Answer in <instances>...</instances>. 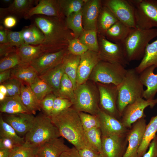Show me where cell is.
<instances>
[{
    "label": "cell",
    "instance_id": "obj_1",
    "mask_svg": "<svg viewBox=\"0 0 157 157\" xmlns=\"http://www.w3.org/2000/svg\"><path fill=\"white\" fill-rule=\"evenodd\" d=\"M50 117L61 137L67 140L78 150L86 146L90 147L78 112L74 108L71 107Z\"/></svg>",
    "mask_w": 157,
    "mask_h": 157
},
{
    "label": "cell",
    "instance_id": "obj_2",
    "mask_svg": "<svg viewBox=\"0 0 157 157\" xmlns=\"http://www.w3.org/2000/svg\"><path fill=\"white\" fill-rule=\"evenodd\" d=\"M61 137L50 117L41 113L35 117L33 126L25 136L24 144L36 148L44 143Z\"/></svg>",
    "mask_w": 157,
    "mask_h": 157
},
{
    "label": "cell",
    "instance_id": "obj_3",
    "mask_svg": "<svg viewBox=\"0 0 157 157\" xmlns=\"http://www.w3.org/2000/svg\"><path fill=\"white\" fill-rule=\"evenodd\" d=\"M143 86L140 74L135 68L127 69L123 81L117 86V106L121 118L126 106L143 98Z\"/></svg>",
    "mask_w": 157,
    "mask_h": 157
},
{
    "label": "cell",
    "instance_id": "obj_4",
    "mask_svg": "<svg viewBox=\"0 0 157 157\" xmlns=\"http://www.w3.org/2000/svg\"><path fill=\"white\" fill-rule=\"evenodd\" d=\"M157 37V28L143 29L135 28L131 29L122 44L128 61L142 59L145 48L149 42Z\"/></svg>",
    "mask_w": 157,
    "mask_h": 157
},
{
    "label": "cell",
    "instance_id": "obj_5",
    "mask_svg": "<svg viewBox=\"0 0 157 157\" xmlns=\"http://www.w3.org/2000/svg\"><path fill=\"white\" fill-rule=\"evenodd\" d=\"M73 108L78 112L97 115L100 108L99 92L92 85L85 82L77 86L74 90Z\"/></svg>",
    "mask_w": 157,
    "mask_h": 157
},
{
    "label": "cell",
    "instance_id": "obj_6",
    "mask_svg": "<svg viewBox=\"0 0 157 157\" xmlns=\"http://www.w3.org/2000/svg\"><path fill=\"white\" fill-rule=\"evenodd\" d=\"M127 70L125 67L119 64L99 61L94 68L90 77L96 82L118 86L123 81Z\"/></svg>",
    "mask_w": 157,
    "mask_h": 157
},
{
    "label": "cell",
    "instance_id": "obj_7",
    "mask_svg": "<svg viewBox=\"0 0 157 157\" xmlns=\"http://www.w3.org/2000/svg\"><path fill=\"white\" fill-rule=\"evenodd\" d=\"M135 10L136 28L157 27V0H130Z\"/></svg>",
    "mask_w": 157,
    "mask_h": 157
},
{
    "label": "cell",
    "instance_id": "obj_8",
    "mask_svg": "<svg viewBox=\"0 0 157 157\" xmlns=\"http://www.w3.org/2000/svg\"><path fill=\"white\" fill-rule=\"evenodd\" d=\"M33 17L34 23L44 36L45 39L42 44L55 48L53 44L63 37L62 29L59 22L53 19V17L40 15Z\"/></svg>",
    "mask_w": 157,
    "mask_h": 157
},
{
    "label": "cell",
    "instance_id": "obj_9",
    "mask_svg": "<svg viewBox=\"0 0 157 157\" xmlns=\"http://www.w3.org/2000/svg\"><path fill=\"white\" fill-rule=\"evenodd\" d=\"M157 104V98L151 100L140 98L128 105L124 108L120 120L127 128L130 129L133 124L141 118L145 117L144 109L149 106L153 108Z\"/></svg>",
    "mask_w": 157,
    "mask_h": 157
},
{
    "label": "cell",
    "instance_id": "obj_10",
    "mask_svg": "<svg viewBox=\"0 0 157 157\" xmlns=\"http://www.w3.org/2000/svg\"><path fill=\"white\" fill-rule=\"evenodd\" d=\"M105 5L118 21L131 28H136L134 8L130 0H110Z\"/></svg>",
    "mask_w": 157,
    "mask_h": 157
},
{
    "label": "cell",
    "instance_id": "obj_11",
    "mask_svg": "<svg viewBox=\"0 0 157 157\" xmlns=\"http://www.w3.org/2000/svg\"><path fill=\"white\" fill-rule=\"evenodd\" d=\"M98 86L100 108L119 119L121 118L117 106V86L99 83Z\"/></svg>",
    "mask_w": 157,
    "mask_h": 157
},
{
    "label": "cell",
    "instance_id": "obj_12",
    "mask_svg": "<svg viewBox=\"0 0 157 157\" xmlns=\"http://www.w3.org/2000/svg\"><path fill=\"white\" fill-rule=\"evenodd\" d=\"M97 115L100 121L101 136H124L127 135L129 129L126 127L121 120L100 108Z\"/></svg>",
    "mask_w": 157,
    "mask_h": 157
},
{
    "label": "cell",
    "instance_id": "obj_13",
    "mask_svg": "<svg viewBox=\"0 0 157 157\" xmlns=\"http://www.w3.org/2000/svg\"><path fill=\"white\" fill-rule=\"evenodd\" d=\"M144 117L133 124L127 134L128 145L123 157H138V151L147 125Z\"/></svg>",
    "mask_w": 157,
    "mask_h": 157
},
{
    "label": "cell",
    "instance_id": "obj_14",
    "mask_svg": "<svg viewBox=\"0 0 157 157\" xmlns=\"http://www.w3.org/2000/svg\"><path fill=\"white\" fill-rule=\"evenodd\" d=\"M101 56L106 61L125 67L129 64L122 44L116 43L102 37L100 39Z\"/></svg>",
    "mask_w": 157,
    "mask_h": 157
},
{
    "label": "cell",
    "instance_id": "obj_15",
    "mask_svg": "<svg viewBox=\"0 0 157 157\" xmlns=\"http://www.w3.org/2000/svg\"><path fill=\"white\" fill-rule=\"evenodd\" d=\"M65 55V51L63 49L45 53L33 60L30 65L40 75L62 63Z\"/></svg>",
    "mask_w": 157,
    "mask_h": 157
},
{
    "label": "cell",
    "instance_id": "obj_16",
    "mask_svg": "<svg viewBox=\"0 0 157 157\" xmlns=\"http://www.w3.org/2000/svg\"><path fill=\"white\" fill-rule=\"evenodd\" d=\"M101 137L102 154L105 157H123L127 146V135Z\"/></svg>",
    "mask_w": 157,
    "mask_h": 157
},
{
    "label": "cell",
    "instance_id": "obj_17",
    "mask_svg": "<svg viewBox=\"0 0 157 157\" xmlns=\"http://www.w3.org/2000/svg\"><path fill=\"white\" fill-rule=\"evenodd\" d=\"M99 57L97 52L89 50L80 56L77 72L76 87L86 82L94 68L99 62Z\"/></svg>",
    "mask_w": 157,
    "mask_h": 157
},
{
    "label": "cell",
    "instance_id": "obj_18",
    "mask_svg": "<svg viewBox=\"0 0 157 157\" xmlns=\"http://www.w3.org/2000/svg\"><path fill=\"white\" fill-rule=\"evenodd\" d=\"M2 116L4 121L10 125L20 137L25 136L30 130L35 117L32 114L27 113L5 114Z\"/></svg>",
    "mask_w": 157,
    "mask_h": 157
},
{
    "label": "cell",
    "instance_id": "obj_19",
    "mask_svg": "<svg viewBox=\"0 0 157 157\" xmlns=\"http://www.w3.org/2000/svg\"><path fill=\"white\" fill-rule=\"evenodd\" d=\"M61 137L46 142L35 149L37 157H59L63 152L70 149Z\"/></svg>",
    "mask_w": 157,
    "mask_h": 157
},
{
    "label": "cell",
    "instance_id": "obj_20",
    "mask_svg": "<svg viewBox=\"0 0 157 157\" xmlns=\"http://www.w3.org/2000/svg\"><path fill=\"white\" fill-rule=\"evenodd\" d=\"M39 0H14L8 7L0 8V19L6 16H12L16 17H24L25 15Z\"/></svg>",
    "mask_w": 157,
    "mask_h": 157
},
{
    "label": "cell",
    "instance_id": "obj_21",
    "mask_svg": "<svg viewBox=\"0 0 157 157\" xmlns=\"http://www.w3.org/2000/svg\"><path fill=\"white\" fill-rule=\"evenodd\" d=\"M53 51L52 48L42 44L37 45L24 44L17 48L16 52L23 63L30 65L33 60L42 54Z\"/></svg>",
    "mask_w": 157,
    "mask_h": 157
},
{
    "label": "cell",
    "instance_id": "obj_22",
    "mask_svg": "<svg viewBox=\"0 0 157 157\" xmlns=\"http://www.w3.org/2000/svg\"><path fill=\"white\" fill-rule=\"evenodd\" d=\"M60 13L56 1L51 0H40L36 6L31 8L24 16L26 19L38 15L59 17Z\"/></svg>",
    "mask_w": 157,
    "mask_h": 157
},
{
    "label": "cell",
    "instance_id": "obj_23",
    "mask_svg": "<svg viewBox=\"0 0 157 157\" xmlns=\"http://www.w3.org/2000/svg\"><path fill=\"white\" fill-rule=\"evenodd\" d=\"M156 68L154 66L149 67L139 74L142 83L147 87L143 94L146 100L154 99L157 93V73H154Z\"/></svg>",
    "mask_w": 157,
    "mask_h": 157
},
{
    "label": "cell",
    "instance_id": "obj_24",
    "mask_svg": "<svg viewBox=\"0 0 157 157\" xmlns=\"http://www.w3.org/2000/svg\"><path fill=\"white\" fill-rule=\"evenodd\" d=\"M100 3L98 0L90 1L83 13V24L85 30L96 31L97 19L99 12Z\"/></svg>",
    "mask_w": 157,
    "mask_h": 157
},
{
    "label": "cell",
    "instance_id": "obj_25",
    "mask_svg": "<svg viewBox=\"0 0 157 157\" xmlns=\"http://www.w3.org/2000/svg\"><path fill=\"white\" fill-rule=\"evenodd\" d=\"M64 73L62 63L38 76L50 86L53 93L58 97L61 81Z\"/></svg>",
    "mask_w": 157,
    "mask_h": 157
},
{
    "label": "cell",
    "instance_id": "obj_26",
    "mask_svg": "<svg viewBox=\"0 0 157 157\" xmlns=\"http://www.w3.org/2000/svg\"><path fill=\"white\" fill-rule=\"evenodd\" d=\"M0 111L8 114L30 113L23 103L20 95L6 96L3 101L0 102Z\"/></svg>",
    "mask_w": 157,
    "mask_h": 157
},
{
    "label": "cell",
    "instance_id": "obj_27",
    "mask_svg": "<svg viewBox=\"0 0 157 157\" xmlns=\"http://www.w3.org/2000/svg\"><path fill=\"white\" fill-rule=\"evenodd\" d=\"M20 96L22 101L30 113L35 115L41 110L40 102L29 85L22 82Z\"/></svg>",
    "mask_w": 157,
    "mask_h": 157
},
{
    "label": "cell",
    "instance_id": "obj_28",
    "mask_svg": "<svg viewBox=\"0 0 157 157\" xmlns=\"http://www.w3.org/2000/svg\"><path fill=\"white\" fill-rule=\"evenodd\" d=\"M151 66L157 68V39L148 44L141 62L135 69L140 74L146 68Z\"/></svg>",
    "mask_w": 157,
    "mask_h": 157
},
{
    "label": "cell",
    "instance_id": "obj_29",
    "mask_svg": "<svg viewBox=\"0 0 157 157\" xmlns=\"http://www.w3.org/2000/svg\"><path fill=\"white\" fill-rule=\"evenodd\" d=\"M157 132V115L151 118L147 124L141 144L138 151V157H142L147 151L149 145Z\"/></svg>",
    "mask_w": 157,
    "mask_h": 157
},
{
    "label": "cell",
    "instance_id": "obj_30",
    "mask_svg": "<svg viewBox=\"0 0 157 157\" xmlns=\"http://www.w3.org/2000/svg\"><path fill=\"white\" fill-rule=\"evenodd\" d=\"M12 77L18 79L22 82L30 85L38 76L35 70L30 65H19L11 69Z\"/></svg>",
    "mask_w": 157,
    "mask_h": 157
},
{
    "label": "cell",
    "instance_id": "obj_31",
    "mask_svg": "<svg viewBox=\"0 0 157 157\" xmlns=\"http://www.w3.org/2000/svg\"><path fill=\"white\" fill-rule=\"evenodd\" d=\"M21 31L24 44L37 45L44 40L43 33L34 23L25 26Z\"/></svg>",
    "mask_w": 157,
    "mask_h": 157
},
{
    "label": "cell",
    "instance_id": "obj_32",
    "mask_svg": "<svg viewBox=\"0 0 157 157\" xmlns=\"http://www.w3.org/2000/svg\"><path fill=\"white\" fill-rule=\"evenodd\" d=\"M80 60V56L66 55L62 62L65 73L72 81L74 90L76 87L77 72Z\"/></svg>",
    "mask_w": 157,
    "mask_h": 157
},
{
    "label": "cell",
    "instance_id": "obj_33",
    "mask_svg": "<svg viewBox=\"0 0 157 157\" xmlns=\"http://www.w3.org/2000/svg\"><path fill=\"white\" fill-rule=\"evenodd\" d=\"M131 29L118 21L107 31L106 33L114 43L122 44Z\"/></svg>",
    "mask_w": 157,
    "mask_h": 157
},
{
    "label": "cell",
    "instance_id": "obj_34",
    "mask_svg": "<svg viewBox=\"0 0 157 157\" xmlns=\"http://www.w3.org/2000/svg\"><path fill=\"white\" fill-rule=\"evenodd\" d=\"M0 137L10 139L17 146L22 145L25 143L24 138L19 136L14 129L4 121L1 115L0 117Z\"/></svg>",
    "mask_w": 157,
    "mask_h": 157
},
{
    "label": "cell",
    "instance_id": "obj_35",
    "mask_svg": "<svg viewBox=\"0 0 157 157\" xmlns=\"http://www.w3.org/2000/svg\"><path fill=\"white\" fill-rule=\"evenodd\" d=\"M29 85L40 102L47 95L53 92L50 86L38 76Z\"/></svg>",
    "mask_w": 157,
    "mask_h": 157
},
{
    "label": "cell",
    "instance_id": "obj_36",
    "mask_svg": "<svg viewBox=\"0 0 157 157\" xmlns=\"http://www.w3.org/2000/svg\"><path fill=\"white\" fill-rule=\"evenodd\" d=\"M58 97L68 99L73 104L75 97L73 85L71 80L65 73L61 81Z\"/></svg>",
    "mask_w": 157,
    "mask_h": 157
},
{
    "label": "cell",
    "instance_id": "obj_37",
    "mask_svg": "<svg viewBox=\"0 0 157 157\" xmlns=\"http://www.w3.org/2000/svg\"><path fill=\"white\" fill-rule=\"evenodd\" d=\"M85 136L90 146L102 153L101 133L100 128L92 129L85 131Z\"/></svg>",
    "mask_w": 157,
    "mask_h": 157
},
{
    "label": "cell",
    "instance_id": "obj_38",
    "mask_svg": "<svg viewBox=\"0 0 157 157\" xmlns=\"http://www.w3.org/2000/svg\"><path fill=\"white\" fill-rule=\"evenodd\" d=\"M24 64H26L22 62L16 52L11 53L1 59L0 72L12 69L19 65Z\"/></svg>",
    "mask_w": 157,
    "mask_h": 157
},
{
    "label": "cell",
    "instance_id": "obj_39",
    "mask_svg": "<svg viewBox=\"0 0 157 157\" xmlns=\"http://www.w3.org/2000/svg\"><path fill=\"white\" fill-rule=\"evenodd\" d=\"M79 40L88 50L96 52L99 51V47L96 31L85 30L82 33Z\"/></svg>",
    "mask_w": 157,
    "mask_h": 157
},
{
    "label": "cell",
    "instance_id": "obj_40",
    "mask_svg": "<svg viewBox=\"0 0 157 157\" xmlns=\"http://www.w3.org/2000/svg\"><path fill=\"white\" fill-rule=\"evenodd\" d=\"M82 15L83 12L81 10L71 14L67 18L66 24L68 27L73 31L76 36L83 33Z\"/></svg>",
    "mask_w": 157,
    "mask_h": 157
},
{
    "label": "cell",
    "instance_id": "obj_41",
    "mask_svg": "<svg viewBox=\"0 0 157 157\" xmlns=\"http://www.w3.org/2000/svg\"><path fill=\"white\" fill-rule=\"evenodd\" d=\"M78 112L85 131L94 128H100V121L97 115L83 112Z\"/></svg>",
    "mask_w": 157,
    "mask_h": 157
},
{
    "label": "cell",
    "instance_id": "obj_42",
    "mask_svg": "<svg viewBox=\"0 0 157 157\" xmlns=\"http://www.w3.org/2000/svg\"><path fill=\"white\" fill-rule=\"evenodd\" d=\"M105 8L101 12L99 20L101 30L106 33L107 31L118 20L115 16L107 8Z\"/></svg>",
    "mask_w": 157,
    "mask_h": 157
},
{
    "label": "cell",
    "instance_id": "obj_43",
    "mask_svg": "<svg viewBox=\"0 0 157 157\" xmlns=\"http://www.w3.org/2000/svg\"><path fill=\"white\" fill-rule=\"evenodd\" d=\"M72 102L69 100L57 97L55 99L50 117L56 115L71 107Z\"/></svg>",
    "mask_w": 157,
    "mask_h": 157
},
{
    "label": "cell",
    "instance_id": "obj_44",
    "mask_svg": "<svg viewBox=\"0 0 157 157\" xmlns=\"http://www.w3.org/2000/svg\"><path fill=\"white\" fill-rule=\"evenodd\" d=\"M22 83L18 79L11 77L1 84L4 85L7 88L6 96L12 97L20 95Z\"/></svg>",
    "mask_w": 157,
    "mask_h": 157
},
{
    "label": "cell",
    "instance_id": "obj_45",
    "mask_svg": "<svg viewBox=\"0 0 157 157\" xmlns=\"http://www.w3.org/2000/svg\"><path fill=\"white\" fill-rule=\"evenodd\" d=\"M35 149L24 144L17 146L11 150L9 157H33L35 156Z\"/></svg>",
    "mask_w": 157,
    "mask_h": 157
},
{
    "label": "cell",
    "instance_id": "obj_46",
    "mask_svg": "<svg viewBox=\"0 0 157 157\" xmlns=\"http://www.w3.org/2000/svg\"><path fill=\"white\" fill-rule=\"evenodd\" d=\"M83 1L81 0H75L67 2L60 1L61 7L63 8V12L67 17L71 14L81 10Z\"/></svg>",
    "mask_w": 157,
    "mask_h": 157
},
{
    "label": "cell",
    "instance_id": "obj_47",
    "mask_svg": "<svg viewBox=\"0 0 157 157\" xmlns=\"http://www.w3.org/2000/svg\"><path fill=\"white\" fill-rule=\"evenodd\" d=\"M56 97L54 94L52 92L47 95L40 102L41 109L44 114L50 117L54 101Z\"/></svg>",
    "mask_w": 157,
    "mask_h": 157
},
{
    "label": "cell",
    "instance_id": "obj_48",
    "mask_svg": "<svg viewBox=\"0 0 157 157\" xmlns=\"http://www.w3.org/2000/svg\"><path fill=\"white\" fill-rule=\"evenodd\" d=\"M68 49L72 54L80 56L88 50L79 39L77 38L69 41Z\"/></svg>",
    "mask_w": 157,
    "mask_h": 157
},
{
    "label": "cell",
    "instance_id": "obj_49",
    "mask_svg": "<svg viewBox=\"0 0 157 157\" xmlns=\"http://www.w3.org/2000/svg\"><path fill=\"white\" fill-rule=\"evenodd\" d=\"M7 43L17 48L24 44L21 31H13L10 30L7 35Z\"/></svg>",
    "mask_w": 157,
    "mask_h": 157
},
{
    "label": "cell",
    "instance_id": "obj_50",
    "mask_svg": "<svg viewBox=\"0 0 157 157\" xmlns=\"http://www.w3.org/2000/svg\"><path fill=\"white\" fill-rule=\"evenodd\" d=\"M80 157H97L100 153L90 146H86L78 150Z\"/></svg>",
    "mask_w": 157,
    "mask_h": 157
},
{
    "label": "cell",
    "instance_id": "obj_51",
    "mask_svg": "<svg viewBox=\"0 0 157 157\" xmlns=\"http://www.w3.org/2000/svg\"><path fill=\"white\" fill-rule=\"evenodd\" d=\"M142 157H157V135L151 142L148 151Z\"/></svg>",
    "mask_w": 157,
    "mask_h": 157
},
{
    "label": "cell",
    "instance_id": "obj_52",
    "mask_svg": "<svg viewBox=\"0 0 157 157\" xmlns=\"http://www.w3.org/2000/svg\"><path fill=\"white\" fill-rule=\"evenodd\" d=\"M17 48L7 43L3 44H0V57H3L10 53L16 52Z\"/></svg>",
    "mask_w": 157,
    "mask_h": 157
},
{
    "label": "cell",
    "instance_id": "obj_53",
    "mask_svg": "<svg viewBox=\"0 0 157 157\" xmlns=\"http://www.w3.org/2000/svg\"><path fill=\"white\" fill-rule=\"evenodd\" d=\"M17 146L10 139L6 137H0V149H6L11 151Z\"/></svg>",
    "mask_w": 157,
    "mask_h": 157
},
{
    "label": "cell",
    "instance_id": "obj_54",
    "mask_svg": "<svg viewBox=\"0 0 157 157\" xmlns=\"http://www.w3.org/2000/svg\"><path fill=\"white\" fill-rule=\"evenodd\" d=\"M4 27L9 29L14 27L17 23V19L12 16L6 17L2 20Z\"/></svg>",
    "mask_w": 157,
    "mask_h": 157
},
{
    "label": "cell",
    "instance_id": "obj_55",
    "mask_svg": "<svg viewBox=\"0 0 157 157\" xmlns=\"http://www.w3.org/2000/svg\"><path fill=\"white\" fill-rule=\"evenodd\" d=\"M59 157H80L78 150L74 147L63 153Z\"/></svg>",
    "mask_w": 157,
    "mask_h": 157
},
{
    "label": "cell",
    "instance_id": "obj_56",
    "mask_svg": "<svg viewBox=\"0 0 157 157\" xmlns=\"http://www.w3.org/2000/svg\"><path fill=\"white\" fill-rule=\"evenodd\" d=\"M10 30L2 25L0 26V44L7 43V35Z\"/></svg>",
    "mask_w": 157,
    "mask_h": 157
},
{
    "label": "cell",
    "instance_id": "obj_57",
    "mask_svg": "<svg viewBox=\"0 0 157 157\" xmlns=\"http://www.w3.org/2000/svg\"><path fill=\"white\" fill-rule=\"evenodd\" d=\"M12 77L11 69L5 70L0 72V84Z\"/></svg>",
    "mask_w": 157,
    "mask_h": 157
},
{
    "label": "cell",
    "instance_id": "obj_58",
    "mask_svg": "<svg viewBox=\"0 0 157 157\" xmlns=\"http://www.w3.org/2000/svg\"><path fill=\"white\" fill-rule=\"evenodd\" d=\"M11 151L6 149H0V157H9Z\"/></svg>",
    "mask_w": 157,
    "mask_h": 157
},
{
    "label": "cell",
    "instance_id": "obj_59",
    "mask_svg": "<svg viewBox=\"0 0 157 157\" xmlns=\"http://www.w3.org/2000/svg\"><path fill=\"white\" fill-rule=\"evenodd\" d=\"M0 92L6 95H7V91L6 87L3 84L0 85Z\"/></svg>",
    "mask_w": 157,
    "mask_h": 157
},
{
    "label": "cell",
    "instance_id": "obj_60",
    "mask_svg": "<svg viewBox=\"0 0 157 157\" xmlns=\"http://www.w3.org/2000/svg\"><path fill=\"white\" fill-rule=\"evenodd\" d=\"M6 97V95L0 92V102L3 101Z\"/></svg>",
    "mask_w": 157,
    "mask_h": 157
},
{
    "label": "cell",
    "instance_id": "obj_61",
    "mask_svg": "<svg viewBox=\"0 0 157 157\" xmlns=\"http://www.w3.org/2000/svg\"><path fill=\"white\" fill-rule=\"evenodd\" d=\"M3 2L6 4L10 3L11 4L13 1L11 0H3Z\"/></svg>",
    "mask_w": 157,
    "mask_h": 157
},
{
    "label": "cell",
    "instance_id": "obj_62",
    "mask_svg": "<svg viewBox=\"0 0 157 157\" xmlns=\"http://www.w3.org/2000/svg\"><path fill=\"white\" fill-rule=\"evenodd\" d=\"M97 157H105L102 153H100Z\"/></svg>",
    "mask_w": 157,
    "mask_h": 157
},
{
    "label": "cell",
    "instance_id": "obj_63",
    "mask_svg": "<svg viewBox=\"0 0 157 157\" xmlns=\"http://www.w3.org/2000/svg\"><path fill=\"white\" fill-rule=\"evenodd\" d=\"M33 157H37V156H33Z\"/></svg>",
    "mask_w": 157,
    "mask_h": 157
}]
</instances>
